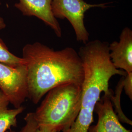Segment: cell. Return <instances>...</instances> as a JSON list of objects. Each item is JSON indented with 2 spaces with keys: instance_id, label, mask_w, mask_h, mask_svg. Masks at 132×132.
<instances>
[{
  "instance_id": "obj_1",
  "label": "cell",
  "mask_w": 132,
  "mask_h": 132,
  "mask_svg": "<svg viewBox=\"0 0 132 132\" xmlns=\"http://www.w3.org/2000/svg\"><path fill=\"white\" fill-rule=\"evenodd\" d=\"M27 70L28 98L38 104L47 92L66 84L82 86L84 71L78 52L71 47L59 51L36 42L23 48Z\"/></svg>"
},
{
  "instance_id": "obj_2",
  "label": "cell",
  "mask_w": 132,
  "mask_h": 132,
  "mask_svg": "<svg viewBox=\"0 0 132 132\" xmlns=\"http://www.w3.org/2000/svg\"><path fill=\"white\" fill-rule=\"evenodd\" d=\"M81 100L80 85L66 84L50 90L34 113L38 127L56 132L69 129L79 113Z\"/></svg>"
},
{
  "instance_id": "obj_3",
  "label": "cell",
  "mask_w": 132,
  "mask_h": 132,
  "mask_svg": "<svg viewBox=\"0 0 132 132\" xmlns=\"http://www.w3.org/2000/svg\"><path fill=\"white\" fill-rule=\"evenodd\" d=\"M107 3L90 4L84 0H52V13L56 19H67L74 29L77 41L89 42V33L84 24V15L93 7H105Z\"/></svg>"
},
{
  "instance_id": "obj_4",
  "label": "cell",
  "mask_w": 132,
  "mask_h": 132,
  "mask_svg": "<svg viewBox=\"0 0 132 132\" xmlns=\"http://www.w3.org/2000/svg\"><path fill=\"white\" fill-rule=\"evenodd\" d=\"M0 90L15 108L28 97L26 65L12 66L0 63Z\"/></svg>"
},
{
  "instance_id": "obj_5",
  "label": "cell",
  "mask_w": 132,
  "mask_h": 132,
  "mask_svg": "<svg viewBox=\"0 0 132 132\" xmlns=\"http://www.w3.org/2000/svg\"><path fill=\"white\" fill-rule=\"evenodd\" d=\"M113 93L110 90L108 94L96 103L94 113L98 116L97 122L95 125H90L88 132H131L121 124L113 110L110 96Z\"/></svg>"
},
{
  "instance_id": "obj_6",
  "label": "cell",
  "mask_w": 132,
  "mask_h": 132,
  "mask_svg": "<svg viewBox=\"0 0 132 132\" xmlns=\"http://www.w3.org/2000/svg\"><path fill=\"white\" fill-rule=\"evenodd\" d=\"M52 0H19L15 7L24 16H35L53 30L59 38L62 36L60 25L52 13Z\"/></svg>"
},
{
  "instance_id": "obj_7",
  "label": "cell",
  "mask_w": 132,
  "mask_h": 132,
  "mask_svg": "<svg viewBox=\"0 0 132 132\" xmlns=\"http://www.w3.org/2000/svg\"><path fill=\"white\" fill-rule=\"evenodd\" d=\"M110 57L114 66L126 73L132 72V31L124 28L119 36V41L109 45Z\"/></svg>"
},
{
  "instance_id": "obj_8",
  "label": "cell",
  "mask_w": 132,
  "mask_h": 132,
  "mask_svg": "<svg viewBox=\"0 0 132 132\" xmlns=\"http://www.w3.org/2000/svg\"><path fill=\"white\" fill-rule=\"evenodd\" d=\"M10 103L7 97L0 90V132H6L12 127H16L17 117L24 110L22 106L9 108Z\"/></svg>"
},
{
  "instance_id": "obj_9",
  "label": "cell",
  "mask_w": 132,
  "mask_h": 132,
  "mask_svg": "<svg viewBox=\"0 0 132 132\" xmlns=\"http://www.w3.org/2000/svg\"><path fill=\"white\" fill-rule=\"evenodd\" d=\"M122 76V77H121L120 80H119L118 83L116 87L114 93H113V92L111 95L110 99L113 105L114 112L116 113L119 121L132 126V121L124 114L121 107L120 100L123 90V79L124 76Z\"/></svg>"
},
{
  "instance_id": "obj_10",
  "label": "cell",
  "mask_w": 132,
  "mask_h": 132,
  "mask_svg": "<svg viewBox=\"0 0 132 132\" xmlns=\"http://www.w3.org/2000/svg\"><path fill=\"white\" fill-rule=\"evenodd\" d=\"M0 63L10 66L26 65L22 57L15 56L10 52L5 43L0 38Z\"/></svg>"
},
{
  "instance_id": "obj_11",
  "label": "cell",
  "mask_w": 132,
  "mask_h": 132,
  "mask_svg": "<svg viewBox=\"0 0 132 132\" xmlns=\"http://www.w3.org/2000/svg\"><path fill=\"white\" fill-rule=\"evenodd\" d=\"M26 124L19 132H35L38 128V124L34 113H27L24 118Z\"/></svg>"
},
{
  "instance_id": "obj_12",
  "label": "cell",
  "mask_w": 132,
  "mask_h": 132,
  "mask_svg": "<svg viewBox=\"0 0 132 132\" xmlns=\"http://www.w3.org/2000/svg\"><path fill=\"white\" fill-rule=\"evenodd\" d=\"M123 90L131 100H132V72L126 73L124 76Z\"/></svg>"
},
{
  "instance_id": "obj_13",
  "label": "cell",
  "mask_w": 132,
  "mask_h": 132,
  "mask_svg": "<svg viewBox=\"0 0 132 132\" xmlns=\"http://www.w3.org/2000/svg\"><path fill=\"white\" fill-rule=\"evenodd\" d=\"M6 27V24L5 23L4 19L0 17V30L3 29Z\"/></svg>"
},
{
  "instance_id": "obj_14",
  "label": "cell",
  "mask_w": 132,
  "mask_h": 132,
  "mask_svg": "<svg viewBox=\"0 0 132 132\" xmlns=\"http://www.w3.org/2000/svg\"><path fill=\"white\" fill-rule=\"evenodd\" d=\"M35 132H56L54 131H51L50 130H48L47 129L44 128L39 127H38L37 129H36V130L35 131Z\"/></svg>"
},
{
  "instance_id": "obj_15",
  "label": "cell",
  "mask_w": 132,
  "mask_h": 132,
  "mask_svg": "<svg viewBox=\"0 0 132 132\" xmlns=\"http://www.w3.org/2000/svg\"><path fill=\"white\" fill-rule=\"evenodd\" d=\"M13 132V131H11V130H10V132Z\"/></svg>"
}]
</instances>
